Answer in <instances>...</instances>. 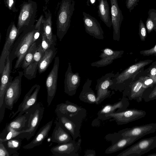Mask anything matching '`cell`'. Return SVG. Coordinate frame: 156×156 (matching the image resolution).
Listing matches in <instances>:
<instances>
[{
  "instance_id": "cell-1",
  "label": "cell",
  "mask_w": 156,
  "mask_h": 156,
  "mask_svg": "<svg viewBox=\"0 0 156 156\" xmlns=\"http://www.w3.org/2000/svg\"><path fill=\"white\" fill-rule=\"evenodd\" d=\"M42 15L34 26L24 30L15 41L11 53L9 55L10 61L17 58L14 69L21 66L23 58L31 45L33 43L34 33L42 23Z\"/></svg>"
},
{
  "instance_id": "cell-2",
  "label": "cell",
  "mask_w": 156,
  "mask_h": 156,
  "mask_svg": "<svg viewBox=\"0 0 156 156\" xmlns=\"http://www.w3.org/2000/svg\"><path fill=\"white\" fill-rule=\"evenodd\" d=\"M151 59L140 60L130 66L120 73L118 72L112 79L113 84L109 89L122 92L125 88L133 82L139 74L144 71L145 66L151 63Z\"/></svg>"
},
{
  "instance_id": "cell-3",
  "label": "cell",
  "mask_w": 156,
  "mask_h": 156,
  "mask_svg": "<svg viewBox=\"0 0 156 156\" xmlns=\"http://www.w3.org/2000/svg\"><path fill=\"white\" fill-rule=\"evenodd\" d=\"M74 0H61L55 10L56 35L60 41L66 34L70 25L72 16L75 10Z\"/></svg>"
},
{
  "instance_id": "cell-4",
  "label": "cell",
  "mask_w": 156,
  "mask_h": 156,
  "mask_svg": "<svg viewBox=\"0 0 156 156\" xmlns=\"http://www.w3.org/2000/svg\"><path fill=\"white\" fill-rule=\"evenodd\" d=\"M17 27L19 34L34 25L37 9L36 2L32 0L23 1L20 5Z\"/></svg>"
},
{
  "instance_id": "cell-5",
  "label": "cell",
  "mask_w": 156,
  "mask_h": 156,
  "mask_svg": "<svg viewBox=\"0 0 156 156\" xmlns=\"http://www.w3.org/2000/svg\"><path fill=\"white\" fill-rule=\"evenodd\" d=\"M44 110V108L41 102L37 103L30 108L27 112L29 115L27 127L24 130V133H21L16 138H26L28 140L33 137L42 120Z\"/></svg>"
},
{
  "instance_id": "cell-6",
  "label": "cell",
  "mask_w": 156,
  "mask_h": 156,
  "mask_svg": "<svg viewBox=\"0 0 156 156\" xmlns=\"http://www.w3.org/2000/svg\"><path fill=\"white\" fill-rule=\"evenodd\" d=\"M146 114L144 110L134 108H127L120 112L112 113L106 115L103 120L112 119L110 121H114L118 125H122L144 118Z\"/></svg>"
},
{
  "instance_id": "cell-7",
  "label": "cell",
  "mask_w": 156,
  "mask_h": 156,
  "mask_svg": "<svg viewBox=\"0 0 156 156\" xmlns=\"http://www.w3.org/2000/svg\"><path fill=\"white\" fill-rule=\"evenodd\" d=\"M156 148V135L141 139L116 156H139Z\"/></svg>"
},
{
  "instance_id": "cell-8",
  "label": "cell",
  "mask_w": 156,
  "mask_h": 156,
  "mask_svg": "<svg viewBox=\"0 0 156 156\" xmlns=\"http://www.w3.org/2000/svg\"><path fill=\"white\" fill-rule=\"evenodd\" d=\"M23 72H19L16 76L8 86L4 99V105L6 108L11 110L13 105L18 101L21 92L22 78Z\"/></svg>"
},
{
  "instance_id": "cell-9",
  "label": "cell",
  "mask_w": 156,
  "mask_h": 156,
  "mask_svg": "<svg viewBox=\"0 0 156 156\" xmlns=\"http://www.w3.org/2000/svg\"><path fill=\"white\" fill-rule=\"evenodd\" d=\"M20 35L14 21H12L6 31L5 41L0 57V74L4 69L6 58L11 53L16 40Z\"/></svg>"
},
{
  "instance_id": "cell-10",
  "label": "cell",
  "mask_w": 156,
  "mask_h": 156,
  "mask_svg": "<svg viewBox=\"0 0 156 156\" xmlns=\"http://www.w3.org/2000/svg\"><path fill=\"white\" fill-rule=\"evenodd\" d=\"M57 120L75 140L80 136V130L83 121L71 118L58 112H55Z\"/></svg>"
},
{
  "instance_id": "cell-11",
  "label": "cell",
  "mask_w": 156,
  "mask_h": 156,
  "mask_svg": "<svg viewBox=\"0 0 156 156\" xmlns=\"http://www.w3.org/2000/svg\"><path fill=\"white\" fill-rule=\"evenodd\" d=\"M59 63V58L57 56L55 57L52 69L46 79L47 102L48 106L50 105L56 92Z\"/></svg>"
},
{
  "instance_id": "cell-12",
  "label": "cell",
  "mask_w": 156,
  "mask_h": 156,
  "mask_svg": "<svg viewBox=\"0 0 156 156\" xmlns=\"http://www.w3.org/2000/svg\"><path fill=\"white\" fill-rule=\"evenodd\" d=\"M40 87V85L37 84L32 87L25 95L23 101L19 105L17 111L13 114L11 119L18 113L16 117L23 115L37 103L38 94Z\"/></svg>"
},
{
  "instance_id": "cell-13",
  "label": "cell",
  "mask_w": 156,
  "mask_h": 156,
  "mask_svg": "<svg viewBox=\"0 0 156 156\" xmlns=\"http://www.w3.org/2000/svg\"><path fill=\"white\" fill-rule=\"evenodd\" d=\"M55 112L82 121L85 118L87 113L85 109L68 100L57 105Z\"/></svg>"
},
{
  "instance_id": "cell-14",
  "label": "cell",
  "mask_w": 156,
  "mask_h": 156,
  "mask_svg": "<svg viewBox=\"0 0 156 156\" xmlns=\"http://www.w3.org/2000/svg\"><path fill=\"white\" fill-rule=\"evenodd\" d=\"M144 76L138 75L133 82L125 88L122 92V97L129 100H134L138 103L143 100V94L145 90L143 87Z\"/></svg>"
},
{
  "instance_id": "cell-15",
  "label": "cell",
  "mask_w": 156,
  "mask_h": 156,
  "mask_svg": "<svg viewBox=\"0 0 156 156\" xmlns=\"http://www.w3.org/2000/svg\"><path fill=\"white\" fill-rule=\"evenodd\" d=\"M115 74L112 73L106 74L97 80L95 90H97V105L101 103L110 95L111 91L109 87L113 84L112 79Z\"/></svg>"
},
{
  "instance_id": "cell-16",
  "label": "cell",
  "mask_w": 156,
  "mask_h": 156,
  "mask_svg": "<svg viewBox=\"0 0 156 156\" xmlns=\"http://www.w3.org/2000/svg\"><path fill=\"white\" fill-rule=\"evenodd\" d=\"M81 142V139H79L76 142L73 140L70 142L58 144L52 147L50 151L53 155L56 156H78L77 152Z\"/></svg>"
},
{
  "instance_id": "cell-17",
  "label": "cell",
  "mask_w": 156,
  "mask_h": 156,
  "mask_svg": "<svg viewBox=\"0 0 156 156\" xmlns=\"http://www.w3.org/2000/svg\"><path fill=\"white\" fill-rule=\"evenodd\" d=\"M156 131V123L136 126L131 128H127L118 132L124 137H140L153 133Z\"/></svg>"
},
{
  "instance_id": "cell-18",
  "label": "cell",
  "mask_w": 156,
  "mask_h": 156,
  "mask_svg": "<svg viewBox=\"0 0 156 156\" xmlns=\"http://www.w3.org/2000/svg\"><path fill=\"white\" fill-rule=\"evenodd\" d=\"M68 65L65 75L64 92L69 96H73L75 94L80 85V77L78 73H73L70 62Z\"/></svg>"
},
{
  "instance_id": "cell-19",
  "label": "cell",
  "mask_w": 156,
  "mask_h": 156,
  "mask_svg": "<svg viewBox=\"0 0 156 156\" xmlns=\"http://www.w3.org/2000/svg\"><path fill=\"white\" fill-rule=\"evenodd\" d=\"M83 20L86 32L95 38L103 40L104 33L99 23L94 17L83 12Z\"/></svg>"
},
{
  "instance_id": "cell-20",
  "label": "cell",
  "mask_w": 156,
  "mask_h": 156,
  "mask_svg": "<svg viewBox=\"0 0 156 156\" xmlns=\"http://www.w3.org/2000/svg\"><path fill=\"white\" fill-rule=\"evenodd\" d=\"M111 5V20L113 29V38L119 41L120 38V28L123 16L120 9L117 0H110Z\"/></svg>"
},
{
  "instance_id": "cell-21",
  "label": "cell",
  "mask_w": 156,
  "mask_h": 156,
  "mask_svg": "<svg viewBox=\"0 0 156 156\" xmlns=\"http://www.w3.org/2000/svg\"><path fill=\"white\" fill-rule=\"evenodd\" d=\"M102 52L99 57L101 59L91 64V66L102 67L111 64L113 60L122 57L124 53L123 50H114L108 48L101 50Z\"/></svg>"
},
{
  "instance_id": "cell-22",
  "label": "cell",
  "mask_w": 156,
  "mask_h": 156,
  "mask_svg": "<svg viewBox=\"0 0 156 156\" xmlns=\"http://www.w3.org/2000/svg\"><path fill=\"white\" fill-rule=\"evenodd\" d=\"M128 98L122 97L118 102L114 104H108L103 106L98 113V118L103 120L106 115L112 113L123 111L129 106V103Z\"/></svg>"
},
{
  "instance_id": "cell-23",
  "label": "cell",
  "mask_w": 156,
  "mask_h": 156,
  "mask_svg": "<svg viewBox=\"0 0 156 156\" xmlns=\"http://www.w3.org/2000/svg\"><path fill=\"white\" fill-rule=\"evenodd\" d=\"M9 55L7 57L3 70L1 75L0 108L3 105H5L4 99L5 92L9 85L12 81V77L10 76L12 62L10 60Z\"/></svg>"
},
{
  "instance_id": "cell-24",
  "label": "cell",
  "mask_w": 156,
  "mask_h": 156,
  "mask_svg": "<svg viewBox=\"0 0 156 156\" xmlns=\"http://www.w3.org/2000/svg\"><path fill=\"white\" fill-rule=\"evenodd\" d=\"M42 22L43 32L51 45L56 44V36L53 34L52 30V14L47 6H43Z\"/></svg>"
},
{
  "instance_id": "cell-25",
  "label": "cell",
  "mask_w": 156,
  "mask_h": 156,
  "mask_svg": "<svg viewBox=\"0 0 156 156\" xmlns=\"http://www.w3.org/2000/svg\"><path fill=\"white\" fill-rule=\"evenodd\" d=\"M41 43L39 44L34 58L29 65L23 71V75L31 80L36 77L40 61L44 55Z\"/></svg>"
},
{
  "instance_id": "cell-26",
  "label": "cell",
  "mask_w": 156,
  "mask_h": 156,
  "mask_svg": "<svg viewBox=\"0 0 156 156\" xmlns=\"http://www.w3.org/2000/svg\"><path fill=\"white\" fill-rule=\"evenodd\" d=\"M53 122L52 120L41 127L33 139L29 143L24 146L23 148L25 149H32L41 145L44 140L48 136Z\"/></svg>"
},
{
  "instance_id": "cell-27",
  "label": "cell",
  "mask_w": 156,
  "mask_h": 156,
  "mask_svg": "<svg viewBox=\"0 0 156 156\" xmlns=\"http://www.w3.org/2000/svg\"><path fill=\"white\" fill-rule=\"evenodd\" d=\"M73 140L71 135L57 120L55 122V126L51 135V141L58 144H61L70 142Z\"/></svg>"
},
{
  "instance_id": "cell-28",
  "label": "cell",
  "mask_w": 156,
  "mask_h": 156,
  "mask_svg": "<svg viewBox=\"0 0 156 156\" xmlns=\"http://www.w3.org/2000/svg\"><path fill=\"white\" fill-rule=\"evenodd\" d=\"M92 80L87 79L84 84L79 96L80 100L84 102L97 105V96L90 87Z\"/></svg>"
},
{
  "instance_id": "cell-29",
  "label": "cell",
  "mask_w": 156,
  "mask_h": 156,
  "mask_svg": "<svg viewBox=\"0 0 156 156\" xmlns=\"http://www.w3.org/2000/svg\"><path fill=\"white\" fill-rule=\"evenodd\" d=\"M140 137H122L107 148L105 151L106 154L114 153L131 145L141 138Z\"/></svg>"
},
{
  "instance_id": "cell-30",
  "label": "cell",
  "mask_w": 156,
  "mask_h": 156,
  "mask_svg": "<svg viewBox=\"0 0 156 156\" xmlns=\"http://www.w3.org/2000/svg\"><path fill=\"white\" fill-rule=\"evenodd\" d=\"M55 45H52L50 48L44 53L38 65V71L41 74L47 69L57 53L56 48Z\"/></svg>"
},
{
  "instance_id": "cell-31",
  "label": "cell",
  "mask_w": 156,
  "mask_h": 156,
  "mask_svg": "<svg viewBox=\"0 0 156 156\" xmlns=\"http://www.w3.org/2000/svg\"><path fill=\"white\" fill-rule=\"evenodd\" d=\"M98 13L101 20L110 28L112 25L110 14L109 5L107 0H98Z\"/></svg>"
},
{
  "instance_id": "cell-32",
  "label": "cell",
  "mask_w": 156,
  "mask_h": 156,
  "mask_svg": "<svg viewBox=\"0 0 156 156\" xmlns=\"http://www.w3.org/2000/svg\"><path fill=\"white\" fill-rule=\"evenodd\" d=\"M29 115L27 112L23 115L10 122L5 126L11 127L16 131H20L23 130L22 129L25 126L26 124L28 121Z\"/></svg>"
},
{
  "instance_id": "cell-33",
  "label": "cell",
  "mask_w": 156,
  "mask_h": 156,
  "mask_svg": "<svg viewBox=\"0 0 156 156\" xmlns=\"http://www.w3.org/2000/svg\"><path fill=\"white\" fill-rule=\"evenodd\" d=\"M39 40L33 43L31 45L27 53L25 54L22 61L21 67L23 69H25L30 64L32 60L34 54L37 51Z\"/></svg>"
},
{
  "instance_id": "cell-34",
  "label": "cell",
  "mask_w": 156,
  "mask_h": 156,
  "mask_svg": "<svg viewBox=\"0 0 156 156\" xmlns=\"http://www.w3.org/2000/svg\"><path fill=\"white\" fill-rule=\"evenodd\" d=\"M21 139L14 138L3 142L10 156L16 153L20 149L22 144Z\"/></svg>"
},
{
  "instance_id": "cell-35",
  "label": "cell",
  "mask_w": 156,
  "mask_h": 156,
  "mask_svg": "<svg viewBox=\"0 0 156 156\" xmlns=\"http://www.w3.org/2000/svg\"><path fill=\"white\" fill-rule=\"evenodd\" d=\"M24 130L16 131L9 127H5L0 135V141L2 142L16 138L21 133H24Z\"/></svg>"
},
{
  "instance_id": "cell-36",
  "label": "cell",
  "mask_w": 156,
  "mask_h": 156,
  "mask_svg": "<svg viewBox=\"0 0 156 156\" xmlns=\"http://www.w3.org/2000/svg\"><path fill=\"white\" fill-rule=\"evenodd\" d=\"M148 16L146 22V26L148 33L153 30L156 32V9H152L148 12Z\"/></svg>"
},
{
  "instance_id": "cell-37",
  "label": "cell",
  "mask_w": 156,
  "mask_h": 156,
  "mask_svg": "<svg viewBox=\"0 0 156 156\" xmlns=\"http://www.w3.org/2000/svg\"><path fill=\"white\" fill-rule=\"evenodd\" d=\"M142 97L146 102L156 99V85L146 89L144 92Z\"/></svg>"
},
{
  "instance_id": "cell-38",
  "label": "cell",
  "mask_w": 156,
  "mask_h": 156,
  "mask_svg": "<svg viewBox=\"0 0 156 156\" xmlns=\"http://www.w3.org/2000/svg\"><path fill=\"white\" fill-rule=\"evenodd\" d=\"M140 75L150 77L154 80L156 77V61L153 62L148 68L140 73Z\"/></svg>"
},
{
  "instance_id": "cell-39",
  "label": "cell",
  "mask_w": 156,
  "mask_h": 156,
  "mask_svg": "<svg viewBox=\"0 0 156 156\" xmlns=\"http://www.w3.org/2000/svg\"><path fill=\"white\" fill-rule=\"evenodd\" d=\"M139 34L141 40L144 41L147 37V30L142 20H140L139 23Z\"/></svg>"
},
{
  "instance_id": "cell-40",
  "label": "cell",
  "mask_w": 156,
  "mask_h": 156,
  "mask_svg": "<svg viewBox=\"0 0 156 156\" xmlns=\"http://www.w3.org/2000/svg\"><path fill=\"white\" fill-rule=\"evenodd\" d=\"M5 6L13 12H17L18 9L16 7V0H3Z\"/></svg>"
},
{
  "instance_id": "cell-41",
  "label": "cell",
  "mask_w": 156,
  "mask_h": 156,
  "mask_svg": "<svg viewBox=\"0 0 156 156\" xmlns=\"http://www.w3.org/2000/svg\"><path fill=\"white\" fill-rule=\"evenodd\" d=\"M41 44L42 50L44 53L47 49L50 48L52 45L43 31L41 35Z\"/></svg>"
},
{
  "instance_id": "cell-42",
  "label": "cell",
  "mask_w": 156,
  "mask_h": 156,
  "mask_svg": "<svg viewBox=\"0 0 156 156\" xmlns=\"http://www.w3.org/2000/svg\"><path fill=\"white\" fill-rule=\"evenodd\" d=\"M143 82V87L145 90L147 88L153 87L154 86V80L150 77L144 76Z\"/></svg>"
},
{
  "instance_id": "cell-43",
  "label": "cell",
  "mask_w": 156,
  "mask_h": 156,
  "mask_svg": "<svg viewBox=\"0 0 156 156\" xmlns=\"http://www.w3.org/2000/svg\"><path fill=\"white\" fill-rule=\"evenodd\" d=\"M140 53L141 55L144 56H156V44L153 47L149 49L141 51Z\"/></svg>"
},
{
  "instance_id": "cell-44",
  "label": "cell",
  "mask_w": 156,
  "mask_h": 156,
  "mask_svg": "<svg viewBox=\"0 0 156 156\" xmlns=\"http://www.w3.org/2000/svg\"><path fill=\"white\" fill-rule=\"evenodd\" d=\"M126 8L131 12L134 7L138 5L139 0H125Z\"/></svg>"
},
{
  "instance_id": "cell-45",
  "label": "cell",
  "mask_w": 156,
  "mask_h": 156,
  "mask_svg": "<svg viewBox=\"0 0 156 156\" xmlns=\"http://www.w3.org/2000/svg\"><path fill=\"white\" fill-rule=\"evenodd\" d=\"M0 156H9L10 155L3 143L0 141Z\"/></svg>"
},
{
  "instance_id": "cell-46",
  "label": "cell",
  "mask_w": 156,
  "mask_h": 156,
  "mask_svg": "<svg viewBox=\"0 0 156 156\" xmlns=\"http://www.w3.org/2000/svg\"><path fill=\"white\" fill-rule=\"evenodd\" d=\"M96 155L95 151L92 150H88L86 151L84 156H95Z\"/></svg>"
},
{
  "instance_id": "cell-47",
  "label": "cell",
  "mask_w": 156,
  "mask_h": 156,
  "mask_svg": "<svg viewBox=\"0 0 156 156\" xmlns=\"http://www.w3.org/2000/svg\"><path fill=\"white\" fill-rule=\"evenodd\" d=\"M148 156H156V153L150 154L147 155Z\"/></svg>"
},
{
  "instance_id": "cell-48",
  "label": "cell",
  "mask_w": 156,
  "mask_h": 156,
  "mask_svg": "<svg viewBox=\"0 0 156 156\" xmlns=\"http://www.w3.org/2000/svg\"><path fill=\"white\" fill-rule=\"evenodd\" d=\"M45 2V5H46L49 1V0H44Z\"/></svg>"
},
{
  "instance_id": "cell-49",
  "label": "cell",
  "mask_w": 156,
  "mask_h": 156,
  "mask_svg": "<svg viewBox=\"0 0 156 156\" xmlns=\"http://www.w3.org/2000/svg\"><path fill=\"white\" fill-rule=\"evenodd\" d=\"M90 1L91 3L93 4L95 0H90Z\"/></svg>"
},
{
  "instance_id": "cell-50",
  "label": "cell",
  "mask_w": 156,
  "mask_h": 156,
  "mask_svg": "<svg viewBox=\"0 0 156 156\" xmlns=\"http://www.w3.org/2000/svg\"><path fill=\"white\" fill-rule=\"evenodd\" d=\"M154 86L156 85V78L154 80Z\"/></svg>"
}]
</instances>
